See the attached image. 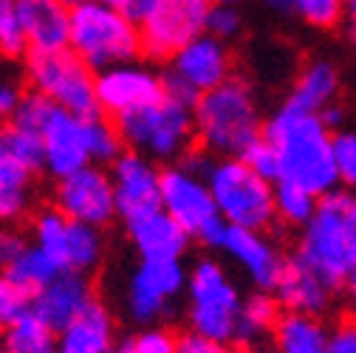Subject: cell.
<instances>
[{"label":"cell","instance_id":"18","mask_svg":"<svg viewBox=\"0 0 356 353\" xmlns=\"http://www.w3.org/2000/svg\"><path fill=\"white\" fill-rule=\"evenodd\" d=\"M94 299V288L85 280V274H74V272H60L40 294L31 297V311L51 325L57 334H63L68 325H74Z\"/></svg>","mask_w":356,"mask_h":353},{"label":"cell","instance_id":"4","mask_svg":"<svg viewBox=\"0 0 356 353\" xmlns=\"http://www.w3.org/2000/svg\"><path fill=\"white\" fill-rule=\"evenodd\" d=\"M145 49L142 28L108 0L71 6V51L94 71L133 63Z\"/></svg>","mask_w":356,"mask_h":353},{"label":"cell","instance_id":"6","mask_svg":"<svg viewBox=\"0 0 356 353\" xmlns=\"http://www.w3.org/2000/svg\"><path fill=\"white\" fill-rule=\"evenodd\" d=\"M243 297L218 260L204 257L190 269L187 280V320L193 334L212 342H238Z\"/></svg>","mask_w":356,"mask_h":353},{"label":"cell","instance_id":"29","mask_svg":"<svg viewBox=\"0 0 356 353\" xmlns=\"http://www.w3.org/2000/svg\"><path fill=\"white\" fill-rule=\"evenodd\" d=\"M82 136L85 147L91 156V164H113L122 156V133L113 122H108L102 113L94 116H82Z\"/></svg>","mask_w":356,"mask_h":353},{"label":"cell","instance_id":"51","mask_svg":"<svg viewBox=\"0 0 356 353\" xmlns=\"http://www.w3.org/2000/svg\"><path fill=\"white\" fill-rule=\"evenodd\" d=\"M353 212H356V195H353Z\"/></svg>","mask_w":356,"mask_h":353},{"label":"cell","instance_id":"52","mask_svg":"<svg viewBox=\"0 0 356 353\" xmlns=\"http://www.w3.org/2000/svg\"><path fill=\"white\" fill-rule=\"evenodd\" d=\"M0 353H6V350H3V345H0Z\"/></svg>","mask_w":356,"mask_h":353},{"label":"cell","instance_id":"45","mask_svg":"<svg viewBox=\"0 0 356 353\" xmlns=\"http://www.w3.org/2000/svg\"><path fill=\"white\" fill-rule=\"evenodd\" d=\"M238 353H277V350H266V347H257V345H246Z\"/></svg>","mask_w":356,"mask_h":353},{"label":"cell","instance_id":"15","mask_svg":"<svg viewBox=\"0 0 356 353\" xmlns=\"http://www.w3.org/2000/svg\"><path fill=\"white\" fill-rule=\"evenodd\" d=\"M164 94H167L164 76H159L156 71H150L147 65H139V63H124V65L97 74L99 108L113 113L116 119L159 102Z\"/></svg>","mask_w":356,"mask_h":353},{"label":"cell","instance_id":"38","mask_svg":"<svg viewBox=\"0 0 356 353\" xmlns=\"http://www.w3.org/2000/svg\"><path fill=\"white\" fill-rule=\"evenodd\" d=\"M241 31V15L232 6H212L209 9V20H207V34H212L215 40L227 42Z\"/></svg>","mask_w":356,"mask_h":353},{"label":"cell","instance_id":"17","mask_svg":"<svg viewBox=\"0 0 356 353\" xmlns=\"http://www.w3.org/2000/svg\"><path fill=\"white\" fill-rule=\"evenodd\" d=\"M40 136H42V153H46L42 170H49V175H54L57 181L91 164L85 136H82V116H74L51 105L46 122L40 127Z\"/></svg>","mask_w":356,"mask_h":353},{"label":"cell","instance_id":"48","mask_svg":"<svg viewBox=\"0 0 356 353\" xmlns=\"http://www.w3.org/2000/svg\"><path fill=\"white\" fill-rule=\"evenodd\" d=\"M113 353H133V350H130V345H127V342H122V345H116V347H113Z\"/></svg>","mask_w":356,"mask_h":353},{"label":"cell","instance_id":"49","mask_svg":"<svg viewBox=\"0 0 356 353\" xmlns=\"http://www.w3.org/2000/svg\"><path fill=\"white\" fill-rule=\"evenodd\" d=\"M350 40H353V49H356V23H353V31H350Z\"/></svg>","mask_w":356,"mask_h":353},{"label":"cell","instance_id":"42","mask_svg":"<svg viewBox=\"0 0 356 353\" xmlns=\"http://www.w3.org/2000/svg\"><path fill=\"white\" fill-rule=\"evenodd\" d=\"M26 240L17 232H0V266H12V263L26 252Z\"/></svg>","mask_w":356,"mask_h":353},{"label":"cell","instance_id":"21","mask_svg":"<svg viewBox=\"0 0 356 353\" xmlns=\"http://www.w3.org/2000/svg\"><path fill=\"white\" fill-rule=\"evenodd\" d=\"M275 291H277V302L289 308V314L320 317L323 311H328L334 288L294 257L291 263H286V272Z\"/></svg>","mask_w":356,"mask_h":353},{"label":"cell","instance_id":"40","mask_svg":"<svg viewBox=\"0 0 356 353\" xmlns=\"http://www.w3.org/2000/svg\"><path fill=\"white\" fill-rule=\"evenodd\" d=\"M178 353H229V347L190 331V334H184L181 339H178Z\"/></svg>","mask_w":356,"mask_h":353},{"label":"cell","instance_id":"37","mask_svg":"<svg viewBox=\"0 0 356 353\" xmlns=\"http://www.w3.org/2000/svg\"><path fill=\"white\" fill-rule=\"evenodd\" d=\"M241 158H243L257 175H263L266 181H277V156H275V147L266 142V139L254 142Z\"/></svg>","mask_w":356,"mask_h":353},{"label":"cell","instance_id":"19","mask_svg":"<svg viewBox=\"0 0 356 353\" xmlns=\"http://www.w3.org/2000/svg\"><path fill=\"white\" fill-rule=\"evenodd\" d=\"M31 54L71 49V6L68 0H17Z\"/></svg>","mask_w":356,"mask_h":353},{"label":"cell","instance_id":"31","mask_svg":"<svg viewBox=\"0 0 356 353\" xmlns=\"http://www.w3.org/2000/svg\"><path fill=\"white\" fill-rule=\"evenodd\" d=\"M0 147L31 172L42 170V161H46V153H42V136L34 133V130H23V127L9 124L3 139H0Z\"/></svg>","mask_w":356,"mask_h":353},{"label":"cell","instance_id":"10","mask_svg":"<svg viewBox=\"0 0 356 353\" xmlns=\"http://www.w3.org/2000/svg\"><path fill=\"white\" fill-rule=\"evenodd\" d=\"M229 71H232V57L227 42L215 40L212 34H201L170 60V71L164 74V88L167 94L181 97L195 105L198 97L229 82L232 79Z\"/></svg>","mask_w":356,"mask_h":353},{"label":"cell","instance_id":"43","mask_svg":"<svg viewBox=\"0 0 356 353\" xmlns=\"http://www.w3.org/2000/svg\"><path fill=\"white\" fill-rule=\"evenodd\" d=\"M156 3H159V0H113V6L122 9L130 20H136V23H142Z\"/></svg>","mask_w":356,"mask_h":353},{"label":"cell","instance_id":"12","mask_svg":"<svg viewBox=\"0 0 356 353\" xmlns=\"http://www.w3.org/2000/svg\"><path fill=\"white\" fill-rule=\"evenodd\" d=\"M209 0H159L139 23L145 51L156 60H172L201 34H207Z\"/></svg>","mask_w":356,"mask_h":353},{"label":"cell","instance_id":"25","mask_svg":"<svg viewBox=\"0 0 356 353\" xmlns=\"http://www.w3.org/2000/svg\"><path fill=\"white\" fill-rule=\"evenodd\" d=\"M3 350L6 353H60V336L31 308H26L3 331Z\"/></svg>","mask_w":356,"mask_h":353},{"label":"cell","instance_id":"2","mask_svg":"<svg viewBox=\"0 0 356 353\" xmlns=\"http://www.w3.org/2000/svg\"><path fill=\"white\" fill-rule=\"evenodd\" d=\"M195 136L207 153L241 158L254 142L263 139L260 110L252 88L229 79L195 102Z\"/></svg>","mask_w":356,"mask_h":353},{"label":"cell","instance_id":"23","mask_svg":"<svg viewBox=\"0 0 356 353\" xmlns=\"http://www.w3.org/2000/svg\"><path fill=\"white\" fill-rule=\"evenodd\" d=\"M60 353H113V317L102 302L60 334Z\"/></svg>","mask_w":356,"mask_h":353},{"label":"cell","instance_id":"28","mask_svg":"<svg viewBox=\"0 0 356 353\" xmlns=\"http://www.w3.org/2000/svg\"><path fill=\"white\" fill-rule=\"evenodd\" d=\"M277 305L275 297H269L266 291L252 294L249 299H243V311H241V325H238V342L254 345L260 342L266 334H275L280 317H277Z\"/></svg>","mask_w":356,"mask_h":353},{"label":"cell","instance_id":"1","mask_svg":"<svg viewBox=\"0 0 356 353\" xmlns=\"http://www.w3.org/2000/svg\"><path fill=\"white\" fill-rule=\"evenodd\" d=\"M263 139L275 147L277 181L297 184L311 195H331L339 184L334 164V136L317 113H302L294 108L277 110L263 130Z\"/></svg>","mask_w":356,"mask_h":353},{"label":"cell","instance_id":"26","mask_svg":"<svg viewBox=\"0 0 356 353\" xmlns=\"http://www.w3.org/2000/svg\"><path fill=\"white\" fill-rule=\"evenodd\" d=\"M31 170L17 164L0 147V220H15L29 209Z\"/></svg>","mask_w":356,"mask_h":353},{"label":"cell","instance_id":"44","mask_svg":"<svg viewBox=\"0 0 356 353\" xmlns=\"http://www.w3.org/2000/svg\"><path fill=\"white\" fill-rule=\"evenodd\" d=\"M345 291H348V302H350V311L356 314V263H353V269L345 280Z\"/></svg>","mask_w":356,"mask_h":353},{"label":"cell","instance_id":"24","mask_svg":"<svg viewBox=\"0 0 356 353\" xmlns=\"http://www.w3.org/2000/svg\"><path fill=\"white\" fill-rule=\"evenodd\" d=\"M331 334L317 317L286 314L275 328V350L277 353H328Z\"/></svg>","mask_w":356,"mask_h":353},{"label":"cell","instance_id":"3","mask_svg":"<svg viewBox=\"0 0 356 353\" xmlns=\"http://www.w3.org/2000/svg\"><path fill=\"white\" fill-rule=\"evenodd\" d=\"M297 260L331 288L345 286L356 263V212L353 195L331 192L320 201L314 217L302 227Z\"/></svg>","mask_w":356,"mask_h":353},{"label":"cell","instance_id":"53","mask_svg":"<svg viewBox=\"0 0 356 353\" xmlns=\"http://www.w3.org/2000/svg\"><path fill=\"white\" fill-rule=\"evenodd\" d=\"M0 139H3V136H0Z\"/></svg>","mask_w":356,"mask_h":353},{"label":"cell","instance_id":"32","mask_svg":"<svg viewBox=\"0 0 356 353\" xmlns=\"http://www.w3.org/2000/svg\"><path fill=\"white\" fill-rule=\"evenodd\" d=\"M29 49L26 26L17 9V0H0V54L3 57H23Z\"/></svg>","mask_w":356,"mask_h":353},{"label":"cell","instance_id":"7","mask_svg":"<svg viewBox=\"0 0 356 353\" xmlns=\"http://www.w3.org/2000/svg\"><path fill=\"white\" fill-rule=\"evenodd\" d=\"M207 184L220 217L229 227L263 232L277 217L275 187L243 158H220L209 167Z\"/></svg>","mask_w":356,"mask_h":353},{"label":"cell","instance_id":"16","mask_svg":"<svg viewBox=\"0 0 356 353\" xmlns=\"http://www.w3.org/2000/svg\"><path fill=\"white\" fill-rule=\"evenodd\" d=\"M218 249L252 280V286L257 291H275L286 272V260L277 252V246L254 229L227 227Z\"/></svg>","mask_w":356,"mask_h":353},{"label":"cell","instance_id":"9","mask_svg":"<svg viewBox=\"0 0 356 353\" xmlns=\"http://www.w3.org/2000/svg\"><path fill=\"white\" fill-rule=\"evenodd\" d=\"M161 209L175 217L190 238H198L209 246H218L229 227L215 206L207 175L181 164L161 170Z\"/></svg>","mask_w":356,"mask_h":353},{"label":"cell","instance_id":"47","mask_svg":"<svg viewBox=\"0 0 356 353\" xmlns=\"http://www.w3.org/2000/svg\"><path fill=\"white\" fill-rule=\"evenodd\" d=\"M348 15H350V20L356 23V0H348Z\"/></svg>","mask_w":356,"mask_h":353},{"label":"cell","instance_id":"39","mask_svg":"<svg viewBox=\"0 0 356 353\" xmlns=\"http://www.w3.org/2000/svg\"><path fill=\"white\" fill-rule=\"evenodd\" d=\"M26 94L20 91V85L12 79H0V119H15V113L20 110Z\"/></svg>","mask_w":356,"mask_h":353},{"label":"cell","instance_id":"50","mask_svg":"<svg viewBox=\"0 0 356 353\" xmlns=\"http://www.w3.org/2000/svg\"><path fill=\"white\" fill-rule=\"evenodd\" d=\"M68 3H85V0H68ZM108 3H113V0H108Z\"/></svg>","mask_w":356,"mask_h":353},{"label":"cell","instance_id":"11","mask_svg":"<svg viewBox=\"0 0 356 353\" xmlns=\"http://www.w3.org/2000/svg\"><path fill=\"white\" fill-rule=\"evenodd\" d=\"M190 272L181 260H142L127 277L124 305L133 322L153 325L170 314L172 302L187 288Z\"/></svg>","mask_w":356,"mask_h":353},{"label":"cell","instance_id":"14","mask_svg":"<svg viewBox=\"0 0 356 353\" xmlns=\"http://www.w3.org/2000/svg\"><path fill=\"white\" fill-rule=\"evenodd\" d=\"M111 181L116 192V212L124 224L161 209V170L150 158L133 150L122 153L111 164Z\"/></svg>","mask_w":356,"mask_h":353},{"label":"cell","instance_id":"34","mask_svg":"<svg viewBox=\"0 0 356 353\" xmlns=\"http://www.w3.org/2000/svg\"><path fill=\"white\" fill-rule=\"evenodd\" d=\"M133 353H178V336H172V331L153 325L139 331L136 336L127 339Z\"/></svg>","mask_w":356,"mask_h":353},{"label":"cell","instance_id":"36","mask_svg":"<svg viewBox=\"0 0 356 353\" xmlns=\"http://www.w3.org/2000/svg\"><path fill=\"white\" fill-rule=\"evenodd\" d=\"M26 294L6 277V274H0V328H9L23 311H26Z\"/></svg>","mask_w":356,"mask_h":353},{"label":"cell","instance_id":"22","mask_svg":"<svg viewBox=\"0 0 356 353\" xmlns=\"http://www.w3.org/2000/svg\"><path fill=\"white\" fill-rule=\"evenodd\" d=\"M337 94H339V71L328 60H317L308 68H302L286 105L294 110H302V113L323 116L334 105Z\"/></svg>","mask_w":356,"mask_h":353},{"label":"cell","instance_id":"33","mask_svg":"<svg viewBox=\"0 0 356 353\" xmlns=\"http://www.w3.org/2000/svg\"><path fill=\"white\" fill-rule=\"evenodd\" d=\"M294 12L311 26L328 28L348 12V0H294Z\"/></svg>","mask_w":356,"mask_h":353},{"label":"cell","instance_id":"20","mask_svg":"<svg viewBox=\"0 0 356 353\" xmlns=\"http://www.w3.org/2000/svg\"><path fill=\"white\" fill-rule=\"evenodd\" d=\"M127 235L142 260H178L190 246L187 229L164 209L127 224Z\"/></svg>","mask_w":356,"mask_h":353},{"label":"cell","instance_id":"30","mask_svg":"<svg viewBox=\"0 0 356 353\" xmlns=\"http://www.w3.org/2000/svg\"><path fill=\"white\" fill-rule=\"evenodd\" d=\"M317 195H311L308 190L297 187V184H286V181H277L275 187V209H277V217L289 227H305L311 217L317 212Z\"/></svg>","mask_w":356,"mask_h":353},{"label":"cell","instance_id":"13","mask_svg":"<svg viewBox=\"0 0 356 353\" xmlns=\"http://www.w3.org/2000/svg\"><path fill=\"white\" fill-rule=\"evenodd\" d=\"M57 209L85 227H105L119 215L116 212V192L111 172L99 170L97 164H88L79 172L68 175L57 187Z\"/></svg>","mask_w":356,"mask_h":353},{"label":"cell","instance_id":"35","mask_svg":"<svg viewBox=\"0 0 356 353\" xmlns=\"http://www.w3.org/2000/svg\"><path fill=\"white\" fill-rule=\"evenodd\" d=\"M334 164L345 187H356V133L334 136Z\"/></svg>","mask_w":356,"mask_h":353},{"label":"cell","instance_id":"41","mask_svg":"<svg viewBox=\"0 0 356 353\" xmlns=\"http://www.w3.org/2000/svg\"><path fill=\"white\" fill-rule=\"evenodd\" d=\"M328 353H356V320H345L337 325Z\"/></svg>","mask_w":356,"mask_h":353},{"label":"cell","instance_id":"27","mask_svg":"<svg viewBox=\"0 0 356 353\" xmlns=\"http://www.w3.org/2000/svg\"><path fill=\"white\" fill-rule=\"evenodd\" d=\"M60 274V266L57 263L37 246H29L12 266H6V277L26 294V297H34L46 288L54 277Z\"/></svg>","mask_w":356,"mask_h":353},{"label":"cell","instance_id":"46","mask_svg":"<svg viewBox=\"0 0 356 353\" xmlns=\"http://www.w3.org/2000/svg\"><path fill=\"white\" fill-rule=\"evenodd\" d=\"M209 3H212V6H235L238 0H209Z\"/></svg>","mask_w":356,"mask_h":353},{"label":"cell","instance_id":"5","mask_svg":"<svg viewBox=\"0 0 356 353\" xmlns=\"http://www.w3.org/2000/svg\"><path fill=\"white\" fill-rule=\"evenodd\" d=\"M122 142L150 161H175L190 153L195 136V105L164 94L159 102L116 119Z\"/></svg>","mask_w":356,"mask_h":353},{"label":"cell","instance_id":"8","mask_svg":"<svg viewBox=\"0 0 356 353\" xmlns=\"http://www.w3.org/2000/svg\"><path fill=\"white\" fill-rule=\"evenodd\" d=\"M26 68L29 82L34 85V94L46 97L49 102L74 116L99 113L94 68H88L71 49L51 54H31Z\"/></svg>","mask_w":356,"mask_h":353}]
</instances>
